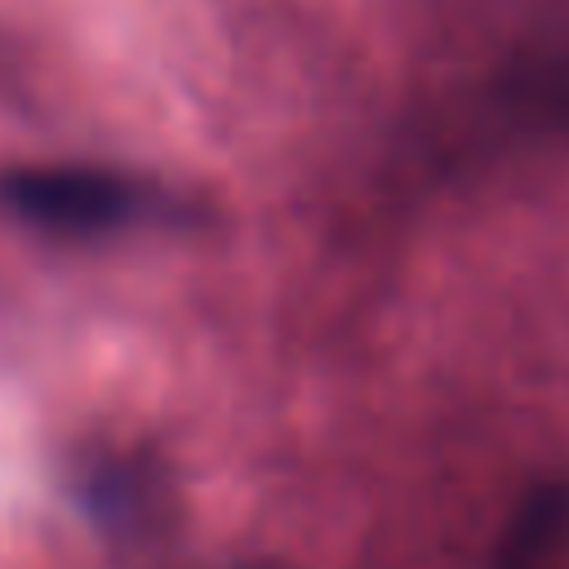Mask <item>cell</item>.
Returning a JSON list of instances; mask_svg holds the SVG:
<instances>
[{"instance_id":"1","label":"cell","mask_w":569,"mask_h":569,"mask_svg":"<svg viewBox=\"0 0 569 569\" xmlns=\"http://www.w3.org/2000/svg\"><path fill=\"white\" fill-rule=\"evenodd\" d=\"M9 200L49 227L62 231H107V227H124L129 218L147 213L151 200L116 178V173H84V169H44V173H22L9 182Z\"/></svg>"}]
</instances>
